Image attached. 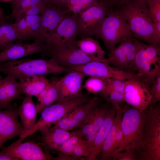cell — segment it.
Segmentation results:
<instances>
[{"mask_svg": "<svg viewBox=\"0 0 160 160\" xmlns=\"http://www.w3.org/2000/svg\"><path fill=\"white\" fill-rule=\"evenodd\" d=\"M70 70L59 66L51 58H26L0 63V72L19 81L28 76L61 74Z\"/></svg>", "mask_w": 160, "mask_h": 160, "instance_id": "6da1fadb", "label": "cell"}, {"mask_svg": "<svg viewBox=\"0 0 160 160\" xmlns=\"http://www.w3.org/2000/svg\"><path fill=\"white\" fill-rule=\"evenodd\" d=\"M144 124V111L132 107H125L121 124L123 141L113 156L118 152L132 148L136 150L141 158L143 149Z\"/></svg>", "mask_w": 160, "mask_h": 160, "instance_id": "7a4b0ae2", "label": "cell"}, {"mask_svg": "<svg viewBox=\"0 0 160 160\" xmlns=\"http://www.w3.org/2000/svg\"><path fill=\"white\" fill-rule=\"evenodd\" d=\"M95 36L103 41L109 52L112 51L118 43L133 36L120 8L109 10Z\"/></svg>", "mask_w": 160, "mask_h": 160, "instance_id": "3957f363", "label": "cell"}, {"mask_svg": "<svg viewBox=\"0 0 160 160\" xmlns=\"http://www.w3.org/2000/svg\"><path fill=\"white\" fill-rule=\"evenodd\" d=\"M133 36L137 39L151 44L153 23L149 9L143 2L131 0L120 7Z\"/></svg>", "mask_w": 160, "mask_h": 160, "instance_id": "277c9868", "label": "cell"}, {"mask_svg": "<svg viewBox=\"0 0 160 160\" xmlns=\"http://www.w3.org/2000/svg\"><path fill=\"white\" fill-rule=\"evenodd\" d=\"M157 104L151 103L144 111L143 160H160V107Z\"/></svg>", "mask_w": 160, "mask_h": 160, "instance_id": "5b68a950", "label": "cell"}, {"mask_svg": "<svg viewBox=\"0 0 160 160\" xmlns=\"http://www.w3.org/2000/svg\"><path fill=\"white\" fill-rule=\"evenodd\" d=\"M160 46L143 43L136 54L135 66L139 79L149 87L160 73Z\"/></svg>", "mask_w": 160, "mask_h": 160, "instance_id": "8992f818", "label": "cell"}, {"mask_svg": "<svg viewBox=\"0 0 160 160\" xmlns=\"http://www.w3.org/2000/svg\"><path fill=\"white\" fill-rule=\"evenodd\" d=\"M107 2L98 1L77 14V33L95 36L109 10Z\"/></svg>", "mask_w": 160, "mask_h": 160, "instance_id": "52a82bcc", "label": "cell"}, {"mask_svg": "<svg viewBox=\"0 0 160 160\" xmlns=\"http://www.w3.org/2000/svg\"><path fill=\"white\" fill-rule=\"evenodd\" d=\"M45 55L59 66L70 69L90 62L98 61L81 51L76 45V41L49 49Z\"/></svg>", "mask_w": 160, "mask_h": 160, "instance_id": "ba28073f", "label": "cell"}, {"mask_svg": "<svg viewBox=\"0 0 160 160\" xmlns=\"http://www.w3.org/2000/svg\"><path fill=\"white\" fill-rule=\"evenodd\" d=\"M109 102L99 104L93 108L80 125L73 132L87 140L92 145L95 138L112 107Z\"/></svg>", "mask_w": 160, "mask_h": 160, "instance_id": "9c48e42d", "label": "cell"}, {"mask_svg": "<svg viewBox=\"0 0 160 160\" xmlns=\"http://www.w3.org/2000/svg\"><path fill=\"white\" fill-rule=\"evenodd\" d=\"M123 95L124 102L141 111L151 103L149 87L138 78L125 81Z\"/></svg>", "mask_w": 160, "mask_h": 160, "instance_id": "30bf717a", "label": "cell"}, {"mask_svg": "<svg viewBox=\"0 0 160 160\" xmlns=\"http://www.w3.org/2000/svg\"><path fill=\"white\" fill-rule=\"evenodd\" d=\"M71 69L79 71L86 76L107 78H115L124 80L139 78L137 73H131L100 61H93Z\"/></svg>", "mask_w": 160, "mask_h": 160, "instance_id": "8fae6325", "label": "cell"}, {"mask_svg": "<svg viewBox=\"0 0 160 160\" xmlns=\"http://www.w3.org/2000/svg\"><path fill=\"white\" fill-rule=\"evenodd\" d=\"M23 139L19 138L9 145L2 147L0 152L19 160H49L53 157L49 153L44 152L36 143L32 142L22 143Z\"/></svg>", "mask_w": 160, "mask_h": 160, "instance_id": "7c38bea8", "label": "cell"}, {"mask_svg": "<svg viewBox=\"0 0 160 160\" xmlns=\"http://www.w3.org/2000/svg\"><path fill=\"white\" fill-rule=\"evenodd\" d=\"M77 34V14L67 15L59 24L48 41L47 50L76 41Z\"/></svg>", "mask_w": 160, "mask_h": 160, "instance_id": "4fadbf2b", "label": "cell"}, {"mask_svg": "<svg viewBox=\"0 0 160 160\" xmlns=\"http://www.w3.org/2000/svg\"><path fill=\"white\" fill-rule=\"evenodd\" d=\"M18 107L0 110V149L8 140L20 136L24 131L18 118Z\"/></svg>", "mask_w": 160, "mask_h": 160, "instance_id": "5bb4252c", "label": "cell"}, {"mask_svg": "<svg viewBox=\"0 0 160 160\" xmlns=\"http://www.w3.org/2000/svg\"><path fill=\"white\" fill-rule=\"evenodd\" d=\"M68 12L57 7L46 5L41 14L39 42L46 45L50 37Z\"/></svg>", "mask_w": 160, "mask_h": 160, "instance_id": "9a60e30c", "label": "cell"}, {"mask_svg": "<svg viewBox=\"0 0 160 160\" xmlns=\"http://www.w3.org/2000/svg\"><path fill=\"white\" fill-rule=\"evenodd\" d=\"M86 76L82 73L71 69L63 77L60 85L56 102H61L76 98L82 95L83 82Z\"/></svg>", "mask_w": 160, "mask_h": 160, "instance_id": "2e32d148", "label": "cell"}, {"mask_svg": "<svg viewBox=\"0 0 160 160\" xmlns=\"http://www.w3.org/2000/svg\"><path fill=\"white\" fill-rule=\"evenodd\" d=\"M100 102V98L94 97L89 101L79 105L67 114L53 127L68 131L74 130L80 125L90 110Z\"/></svg>", "mask_w": 160, "mask_h": 160, "instance_id": "e0dca14e", "label": "cell"}, {"mask_svg": "<svg viewBox=\"0 0 160 160\" xmlns=\"http://www.w3.org/2000/svg\"><path fill=\"white\" fill-rule=\"evenodd\" d=\"M47 49L45 44L38 42L31 44L13 43L0 52V63L18 60L35 53L45 55Z\"/></svg>", "mask_w": 160, "mask_h": 160, "instance_id": "ac0fdd59", "label": "cell"}, {"mask_svg": "<svg viewBox=\"0 0 160 160\" xmlns=\"http://www.w3.org/2000/svg\"><path fill=\"white\" fill-rule=\"evenodd\" d=\"M41 142L46 152L56 151L61 145L73 134V133L53 127L40 131Z\"/></svg>", "mask_w": 160, "mask_h": 160, "instance_id": "d6986e66", "label": "cell"}, {"mask_svg": "<svg viewBox=\"0 0 160 160\" xmlns=\"http://www.w3.org/2000/svg\"><path fill=\"white\" fill-rule=\"evenodd\" d=\"M94 140L92 149L89 155L86 157L87 160H96L97 157L101 153L104 142L113 124L117 109L112 105Z\"/></svg>", "mask_w": 160, "mask_h": 160, "instance_id": "ffe728a7", "label": "cell"}, {"mask_svg": "<svg viewBox=\"0 0 160 160\" xmlns=\"http://www.w3.org/2000/svg\"><path fill=\"white\" fill-rule=\"evenodd\" d=\"M21 105L18 107L17 112L20 118L25 132L32 129L36 123L38 112L36 105L34 103L32 96L25 95Z\"/></svg>", "mask_w": 160, "mask_h": 160, "instance_id": "44dd1931", "label": "cell"}, {"mask_svg": "<svg viewBox=\"0 0 160 160\" xmlns=\"http://www.w3.org/2000/svg\"><path fill=\"white\" fill-rule=\"evenodd\" d=\"M49 82L44 75H35L25 77L17 84L22 94L36 97Z\"/></svg>", "mask_w": 160, "mask_h": 160, "instance_id": "7402d4cb", "label": "cell"}, {"mask_svg": "<svg viewBox=\"0 0 160 160\" xmlns=\"http://www.w3.org/2000/svg\"><path fill=\"white\" fill-rule=\"evenodd\" d=\"M76 43L80 49L87 55L105 63V53L98 41L87 36L76 40Z\"/></svg>", "mask_w": 160, "mask_h": 160, "instance_id": "603a6c76", "label": "cell"}, {"mask_svg": "<svg viewBox=\"0 0 160 160\" xmlns=\"http://www.w3.org/2000/svg\"><path fill=\"white\" fill-rule=\"evenodd\" d=\"M124 108L121 107L117 110L113 119L112 127L103 144L100 159L107 160L111 159L118 124L122 119Z\"/></svg>", "mask_w": 160, "mask_h": 160, "instance_id": "cb8c5ba5", "label": "cell"}, {"mask_svg": "<svg viewBox=\"0 0 160 160\" xmlns=\"http://www.w3.org/2000/svg\"><path fill=\"white\" fill-rule=\"evenodd\" d=\"M142 43L133 36L129 38L109 52L105 63L108 64L110 61L126 54L137 51Z\"/></svg>", "mask_w": 160, "mask_h": 160, "instance_id": "d4e9b609", "label": "cell"}, {"mask_svg": "<svg viewBox=\"0 0 160 160\" xmlns=\"http://www.w3.org/2000/svg\"><path fill=\"white\" fill-rule=\"evenodd\" d=\"M61 78L50 81V86L41 101L36 105L38 113L41 112L45 108L50 105L57 101Z\"/></svg>", "mask_w": 160, "mask_h": 160, "instance_id": "484cf974", "label": "cell"}, {"mask_svg": "<svg viewBox=\"0 0 160 160\" xmlns=\"http://www.w3.org/2000/svg\"><path fill=\"white\" fill-rule=\"evenodd\" d=\"M0 31L4 38L5 49L15 40L19 39L14 23L5 22V20L0 21Z\"/></svg>", "mask_w": 160, "mask_h": 160, "instance_id": "4316f807", "label": "cell"}, {"mask_svg": "<svg viewBox=\"0 0 160 160\" xmlns=\"http://www.w3.org/2000/svg\"><path fill=\"white\" fill-rule=\"evenodd\" d=\"M109 78L89 76L83 85V88L90 93H99L105 86Z\"/></svg>", "mask_w": 160, "mask_h": 160, "instance_id": "83f0119b", "label": "cell"}, {"mask_svg": "<svg viewBox=\"0 0 160 160\" xmlns=\"http://www.w3.org/2000/svg\"><path fill=\"white\" fill-rule=\"evenodd\" d=\"M3 80L9 100L11 102L13 100L21 99L22 93L17 87L16 79L12 76L7 75Z\"/></svg>", "mask_w": 160, "mask_h": 160, "instance_id": "f1b7e54d", "label": "cell"}, {"mask_svg": "<svg viewBox=\"0 0 160 160\" xmlns=\"http://www.w3.org/2000/svg\"><path fill=\"white\" fill-rule=\"evenodd\" d=\"M73 133L57 149L56 151L59 152L60 153L59 154L67 156L71 155L72 152L75 146L85 139L80 136L74 133Z\"/></svg>", "mask_w": 160, "mask_h": 160, "instance_id": "f546056e", "label": "cell"}, {"mask_svg": "<svg viewBox=\"0 0 160 160\" xmlns=\"http://www.w3.org/2000/svg\"><path fill=\"white\" fill-rule=\"evenodd\" d=\"M25 18L29 27L32 39H33L35 42H39L41 15L27 16Z\"/></svg>", "mask_w": 160, "mask_h": 160, "instance_id": "4dcf8cb0", "label": "cell"}, {"mask_svg": "<svg viewBox=\"0 0 160 160\" xmlns=\"http://www.w3.org/2000/svg\"><path fill=\"white\" fill-rule=\"evenodd\" d=\"M99 1L98 0H70L67 4L68 10L76 15L90 6Z\"/></svg>", "mask_w": 160, "mask_h": 160, "instance_id": "1f68e13d", "label": "cell"}, {"mask_svg": "<svg viewBox=\"0 0 160 160\" xmlns=\"http://www.w3.org/2000/svg\"><path fill=\"white\" fill-rule=\"evenodd\" d=\"M14 25L19 39L25 40L32 39L29 27L25 17L16 20Z\"/></svg>", "mask_w": 160, "mask_h": 160, "instance_id": "d6a6232c", "label": "cell"}, {"mask_svg": "<svg viewBox=\"0 0 160 160\" xmlns=\"http://www.w3.org/2000/svg\"><path fill=\"white\" fill-rule=\"evenodd\" d=\"M125 81L115 78H109L102 90L99 93L100 96L105 93L111 90L116 91L123 94Z\"/></svg>", "mask_w": 160, "mask_h": 160, "instance_id": "836d02e7", "label": "cell"}, {"mask_svg": "<svg viewBox=\"0 0 160 160\" xmlns=\"http://www.w3.org/2000/svg\"><path fill=\"white\" fill-rule=\"evenodd\" d=\"M43 3H45L43 0H24L12 11L11 16L16 20L23 13L32 6Z\"/></svg>", "mask_w": 160, "mask_h": 160, "instance_id": "e575fe53", "label": "cell"}, {"mask_svg": "<svg viewBox=\"0 0 160 160\" xmlns=\"http://www.w3.org/2000/svg\"><path fill=\"white\" fill-rule=\"evenodd\" d=\"M92 148V144L84 139L75 146L72 152L71 155L79 158L83 156L86 157L90 154Z\"/></svg>", "mask_w": 160, "mask_h": 160, "instance_id": "d590c367", "label": "cell"}, {"mask_svg": "<svg viewBox=\"0 0 160 160\" xmlns=\"http://www.w3.org/2000/svg\"><path fill=\"white\" fill-rule=\"evenodd\" d=\"M114 160H136L141 159L139 154L133 148H129L116 153L113 156Z\"/></svg>", "mask_w": 160, "mask_h": 160, "instance_id": "8d00e7d4", "label": "cell"}, {"mask_svg": "<svg viewBox=\"0 0 160 160\" xmlns=\"http://www.w3.org/2000/svg\"><path fill=\"white\" fill-rule=\"evenodd\" d=\"M151 97V103L156 104L160 102V73L159 74L153 83L149 87Z\"/></svg>", "mask_w": 160, "mask_h": 160, "instance_id": "74e56055", "label": "cell"}, {"mask_svg": "<svg viewBox=\"0 0 160 160\" xmlns=\"http://www.w3.org/2000/svg\"><path fill=\"white\" fill-rule=\"evenodd\" d=\"M15 107L9 100L6 93L3 78L0 76V110Z\"/></svg>", "mask_w": 160, "mask_h": 160, "instance_id": "f35d334b", "label": "cell"}, {"mask_svg": "<svg viewBox=\"0 0 160 160\" xmlns=\"http://www.w3.org/2000/svg\"><path fill=\"white\" fill-rule=\"evenodd\" d=\"M148 6L149 11L153 23L160 21V0H152Z\"/></svg>", "mask_w": 160, "mask_h": 160, "instance_id": "ab89813d", "label": "cell"}, {"mask_svg": "<svg viewBox=\"0 0 160 160\" xmlns=\"http://www.w3.org/2000/svg\"><path fill=\"white\" fill-rule=\"evenodd\" d=\"M47 5L43 3L33 6L23 13L17 20L27 16L41 15Z\"/></svg>", "mask_w": 160, "mask_h": 160, "instance_id": "60d3db41", "label": "cell"}, {"mask_svg": "<svg viewBox=\"0 0 160 160\" xmlns=\"http://www.w3.org/2000/svg\"><path fill=\"white\" fill-rule=\"evenodd\" d=\"M121 120L119 122L117 126L112 158L116 151L121 146L123 141V135L121 126Z\"/></svg>", "mask_w": 160, "mask_h": 160, "instance_id": "b9f144b4", "label": "cell"}, {"mask_svg": "<svg viewBox=\"0 0 160 160\" xmlns=\"http://www.w3.org/2000/svg\"><path fill=\"white\" fill-rule=\"evenodd\" d=\"M151 45L160 46V21L153 23V31L151 37Z\"/></svg>", "mask_w": 160, "mask_h": 160, "instance_id": "7bdbcfd3", "label": "cell"}, {"mask_svg": "<svg viewBox=\"0 0 160 160\" xmlns=\"http://www.w3.org/2000/svg\"><path fill=\"white\" fill-rule=\"evenodd\" d=\"M131 0H108L107 3L110 7L116 6L120 7L121 6L128 3Z\"/></svg>", "mask_w": 160, "mask_h": 160, "instance_id": "ee69618b", "label": "cell"}, {"mask_svg": "<svg viewBox=\"0 0 160 160\" xmlns=\"http://www.w3.org/2000/svg\"><path fill=\"white\" fill-rule=\"evenodd\" d=\"M51 85L50 81L45 88L40 92L36 97L38 102L40 103L45 95L47 91L49 89Z\"/></svg>", "mask_w": 160, "mask_h": 160, "instance_id": "f6af8a7d", "label": "cell"}, {"mask_svg": "<svg viewBox=\"0 0 160 160\" xmlns=\"http://www.w3.org/2000/svg\"><path fill=\"white\" fill-rule=\"evenodd\" d=\"M70 0H58V7L63 10L68 11L67 4Z\"/></svg>", "mask_w": 160, "mask_h": 160, "instance_id": "bcb514c9", "label": "cell"}, {"mask_svg": "<svg viewBox=\"0 0 160 160\" xmlns=\"http://www.w3.org/2000/svg\"><path fill=\"white\" fill-rule=\"evenodd\" d=\"M0 160H19L17 159L0 152Z\"/></svg>", "mask_w": 160, "mask_h": 160, "instance_id": "7dc6e473", "label": "cell"}, {"mask_svg": "<svg viewBox=\"0 0 160 160\" xmlns=\"http://www.w3.org/2000/svg\"><path fill=\"white\" fill-rule=\"evenodd\" d=\"M43 1L47 5L58 7V0H43Z\"/></svg>", "mask_w": 160, "mask_h": 160, "instance_id": "c3c4849f", "label": "cell"}, {"mask_svg": "<svg viewBox=\"0 0 160 160\" xmlns=\"http://www.w3.org/2000/svg\"><path fill=\"white\" fill-rule=\"evenodd\" d=\"M24 0H12V11L17 8L20 3Z\"/></svg>", "mask_w": 160, "mask_h": 160, "instance_id": "681fc988", "label": "cell"}, {"mask_svg": "<svg viewBox=\"0 0 160 160\" xmlns=\"http://www.w3.org/2000/svg\"><path fill=\"white\" fill-rule=\"evenodd\" d=\"M140 1H141L143 3H144L146 6H148L149 4L150 3L152 0H138Z\"/></svg>", "mask_w": 160, "mask_h": 160, "instance_id": "f907efd6", "label": "cell"}, {"mask_svg": "<svg viewBox=\"0 0 160 160\" xmlns=\"http://www.w3.org/2000/svg\"><path fill=\"white\" fill-rule=\"evenodd\" d=\"M0 15H1L2 16L4 17V16L3 11L0 7Z\"/></svg>", "mask_w": 160, "mask_h": 160, "instance_id": "816d5d0a", "label": "cell"}, {"mask_svg": "<svg viewBox=\"0 0 160 160\" xmlns=\"http://www.w3.org/2000/svg\"><path fill=\"white\" fill-rule=\"evenodd\" d=\"M5 18L2 16L0 15V21L2 20H5Z\"/></svg>", "mask_w": 160, "mask_h": 160, "instance_id": "f5cc1de1", "label": "cell"}, {"mask_svg": "<svg viewBox=\"0 0 160 160\" xmlns=\"http://www.w3.org/2000/svg\"><path fill=\"white\" fill-rule=\"evenodd\" d=\"M98 0L99 1H105L106 0Z\"/></svg>", "mask_w": 160, "mask_h": 160, "instance_id": "db71d44e", "label": "cell"}, {"mask_svg": "<svg viewBox=\"0 0 160 160\" xmlns=\"http://www.w3.org/2000/svg\"></svg>", "mask_w": 160, "mask_h": 160, "instance_id": "11a10c76", "label": "cell"}]
</instances>
